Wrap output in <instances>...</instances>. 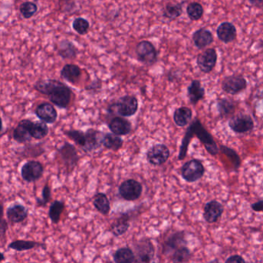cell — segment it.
<instances>
[{
  "label": "cell",
  "mask_w": 263,
  "mask_h": 263,
  "mask_svg": "<svg viewBox=\"0 0 263 263\" xmlns=\"http://www.w3.org/2000/svg\"><path fill=\"white\" fill-rule=\"evenodd\" d=\"M49 131L50 129L46 122H43V121H37V122H34V124H33L31 134H32L33 138L40 140L47 137Z\"/></svg>",
  "instance_id": "cell-37"
},
{
  "label": "cell",
  "mask_w": 263,
  "mask_h": 263,
  "mask_svg": "<svg viewBox=\"0 0 263 263\" xmlns=\"http://www.w3.org/2000/svg\"><path fill=\"white\" fill-rule=\"evenodd\" d=\"M191 257L192 253L188 246H182L170 255L172 263H188Z\"/></svg>",
  "instance_id": "cell-33"
},
{
  "label": "cell",
  "mask_w": 263,
  "mask_h": 263,
  "mask_svg": "<svg viewBox=\"0 0 263 263\" xmlns=\"http://www.w3.org/2000/svg\"><path fill=\"white\" fill-rule=\"evenodd\" d=\"M38 11V7L37 4L33 2H24L19 7V12L24 19H29L34 17Z\"/></svg>",
  "instance_id": "cell-40"
},
{
  "label": "cell",
  "mask_w": 263,
  "mask_h": 263,
  "mask_svg": "<svg viewBox=\"0 0 263 263\" xmlns=\"http://www.w3.org/2000/svg\"><path fill=\"white\" fill-rule=\"evenodd\" d=\"M129 227V216L128 214H123L110 225V231L113 236H121L128 232Z\"/></svg>",
  "instance_id": "cell-28"
},
{
  "label": "cell",
  "mask_w": 263,
  "mask_h": 263,
  "mask_svg": "<svg viewBox=\"0 0 263 263\" xmlns=\"http://www.w3.org/2000/svg\"><path fill=\"white\" fill-rule=\"evenodd\" d=\"M35 114L40 120L49 124L54 123L58 117L56 109L49 103L38 105L35 110Z\"/></svg>",
  "instance_id": "cell-17"
},
{
  "label": "cell",
  "mask_w": 263,
  "mask_h": 263,
  "mask_svg": "<svg viewBox=\"0 0 263 263\" xmlns=\"http://www.w3.org/2000/svg\"><path fill=\"white\" fill-rule=\"evenodd\" d=\"M27 216V208L21 203H15L7 208V219L13 223H19V222H23Z\"/></svg>",
  "instance_id": "cell-21"
},
{
  "label": "cell",
  "mask_w": 263,
  "mask_h": 263,
  "mask_svg": "<svg viewBox=\"0 0 263 263\" xmlns=\"http://www.w3.org/2000/svg\"><path fill=\"white\" fill-rule=\"evenodd\" d=\"M143 186L141 184L134 179H126L124 181L119 188L118 193L120 196L126 201H135L141 196Z\"/></svg>",
  "instance_id": "cell-9"
},
{
  "label": "cell",
  "mask_w": 263,
  "mask_h": 263,
  "mask_svg": "<svg viewBox=\"0 0 263 263\" xmlns=\"http://www.w3.org/2000/svg\"><path fill=\"white\" fill-rule=\"evenodd\" d=\"M57 53L64 59H74L77 57L78 50L70 40H63L58 44Z\"/></svg>",
  "instance_id": "cell-26"
},
{
  "label": "cell",
  "mask_w": 263,
  "mask_h": 263,
  "mask_svg": "<svg viewBox=\"0 0 263 263\" xmlns=\"http://www.w3.org/2000/svg\"><path fill=\"white\" fill-rule=\"evenodd\" d=\"M102 144L106 149L116 152L122 149L124 145V140L119 136L115 134H105L103 137Z\"/></svg>",
  "instance_id": "cell-32"
},
{
  "label": "cell",
  "mask_w": 263,
  "mask_h": 263,
  "mask_svg": "<svg viewBox=\"0 0 263 263\" xmlns=\"http://www.w3.org/2000/svg\"><path fill=\"white\" fill-rule=\"evenodd\" d=\"M134 263H152L155 258V248L150 239H141L134 246Z\"/></svg>",
  "instance_id": "cell-6"
},
{
  "label": "cell",
  "mask_w": 263,
  "mask_h": 263,
  "mask_svg": "<svg viewBox=\"0 0 263 263\" xmlns=\"http://www.w3.org/2000/svg\"><path fill=\"white\" fill-rule=\"evenodd\" d=\"M206 168L200 159H192L187 161L181 168V176L185 182L193 183L204 176Z\"/></svg>",
  "instance_id": "cell-4"
},
{
  "label": "cell",
  "mask_w": 263,
  "mask_h": 263,
  "mask_svg": "<svg viewBox=\"0 0 263 263\" xmlns=\"http://www.w3.org/2000/svg\"><path fill=\"white\" fill-rule=\"evenodd\" d=\"M219 151L224 155H226L227 158L232 163L235 170H239V167L241 166L242 161L236 150L228 146H224V145H219Z\"/></svg>",
  "instance_id": "cell-38"
},
{
  "label": "cell",
  "mask_w": 263,
  "mask_h": 263,
  "mask_svg": "<svg viewBox=\"0 0 263 263\" xmlns=\"http://www.w3.org/2000/svg\"><path fill=\"white\" fill-rule=\"evenodd\" d=\"M170 155L171 152L168 147L166 145L158 143L149 148L146 152V159L151 165L160 167L167 162Z\"/></svg>",
  "instance_id": "cell-11"
},
{
  "label": "cell",
  "mask_w": 263,
  "mask_h": 263,
  "mask_svg": "<svg viewBox=\"0 0 263 263\" xmlns=\"http://www.w3.org/2000/svg\"><path fill=\"white\" fill-rule=\"evenodd\" d=\"M187 93H188V98L191 104L196 106L201 100L204 98L206 89L203 87L200 80H194L188 86Z\"/></svg>",
  "instance_id": "cell-23"
},
{
  "label": "cell",
  "mask_w": 263,
  "mask_h": 263,
  "mask_svg": "<svg viewBox=\"0 0 263 263\" xmlns=\"http://www.w3.org/2000/svg\"><path fill=\"white\" fill-rule=\"evenodd\" d=\"M34 89L46 95L50 101L60 109H67L71 102V89L62 82L56 80H40L34 85Z\"/></svg>",
  "instance_id": "cell-1"
},
{
  "label": "cell",
  "mask_w": 263,
  "mask_h": 263,
  "mask_svg": "<svg viewBox=\"0 0 263 263\" xmlns=\"http://www.w3.org/2000/svg\"><path fill=\"white\" fill-rule=\"evenodd\" d=\"M193 117V112L189 107H181L174 110L173 119L177 126L185 127L188 125Z\"/></svg>",
  "instance_id": "cell-25"
},
{
  "label": "cell",
  "mask_w": 263,
  "mask_h": 263,
  "mask_svg": "<svg viewBox=\"0 0 263 263\" xmlns=\"http://www.w3.org/2000/svg\"><path fill=\"white\" fill-rule=\"evenodd\" d=\"M64 134L70 140H73L81 149L84 148L86 144V134L81 130L70 129L64 131Z\"/></svg>",
  "instance_id": "cell-39"
},
{
  "label": "cell",
  "mask_w": 263,
  "mask_h": 263,
  "mask_svg": "<svg viewBox=\"0 0 263 263\" xmlns=\"http://www.w3.org/2000/svg\"><path fill=\"white\" fill-rule=\"evenodd\" d=\"M178 74L176 72L174 71H170L169 73H168V75H167V80H168V81L170 82H174L176 81V80H177L178 77Z\"/></svg>",
  "instance_id": "cell-48"
},
{
  "label": "cell",
  "mask_w": 263,
  "mask_h": 263,
  "mask_svg": "<svg viewBox=\"0 0 263 263\" xmlns=\"http://www.w3.org/2000/svg\"><path fill=\"white\" fill-rule=\"evenodd\" d=\"M187 15L191 21H198L204 16L203 6L198 2L190 3L186 8Z\"/></svg>",
  "instance_id": "cell-36"
},
{
  "label": "cell",
  "mask_w": 263,
  "mask_h": 263,
  "mask_svg": "<svg viewBox=\"0 0 263 263\" xmlns=\"http://www.w3.org/2000/svg\"><path fill=\"white\" fill-rule=\"evenodd\" d=\"M51 189L47 184L45 185L42 190L41 198H37V204L38 206H45L51 200Z\"/></svg>",
  "instance_id": "cell-42"
},
{
  "label": "cell",
  "mask_w": 263,
  "mask_h": 263,
  "mask_svg": "<svg viewBox=\"0 0 263 263\" xmlns=\"http://www.w3.org/2000/svg\"><path fill=\"white\" fill-rule=\"evenodd\" d=\"M43 246L40 243L31 240H16L12 242L9 244L8 248L17 252H23V251L31 250L34 248L38 246Z\"/></svg>",
  "instance_id": "cell-35"
},
{
  "label": "cell",
  "mask_w": 263,
  "mask_h": 263,
  "mask_svg": "<svg viewBox=\"0 0 263 263\" xmlns=\"http://www.w3.org/2000/svg\"><path fill=\"white\" fill-rule=\"evenodd\" d=\"M65 1H68V0H65Z\"/></svg>",
  "instance_id": "cell-51"
},
{
  "label": "cell",
  "mask_w": 263,
  "mask_h": 263,
  "mask_svg": "<svg viewBox=\"0 0 263 263\" xmlns=\"http://www.w3.org/2000/svg\"><path fill=\"white\" fill-rule=\"evenodd\" d=\"M188 246L186 233L185 231H176L167 236L163 243L162 252L166 256H169L182 246Z\"/></svg>",
  "instance_id": "cell-13"
},
{
  "label": "cell",
  "mask_w": 263,
  "mask_h": 263,
  "mask_svg": "<svg viewBox=\"0 0 263 263\" xmlns=\"http://www.w3.org/2000/svg\"><path fill=\"white\" fill-rule=\"evenodd\" d=\"M108 128L112 134L115 135L127 136L130 134L132 129V124L125 117L116 116L110 119L108 123Z\"/></svg>",
  "instance_id": "cell-20"
},
{
  "label": "cell",
  "mask_w": 263,
  "mask_h": 263,
  "mask_svg": "<svg viewBox=\"0 0 263 263\" xmlns=\"http://www.w3.org/2000/svg\"><path fill=\"white\" fill-rule=\"evenodd\" d=\"M221 86L225 93L236 95L246 90L248 83L246 78L242 75L233 74L224 78Z\"/></svg>",
  "instance_id": "cell-10"
},
{
  "label": "cell",
  "mask_w": 263,
  "mask_h": 263,
  "mask_svg": "<svg viewBox=\"0 0 263 263\" xmlns=\"http://www.w3.org/2000/svg\"><path fill=\"white\" fill-rule=\"evenodd\" d=\"M82 70L75 64H67L61 70V77L71 84H75L81 76Z\"/></svg>",
  "instance_id": "cell-24"
},
{
  "label": "cell",
  "mask_w": 263,
  "mask_h": 263,
  "mask_svg": "<svg viewBox=\"0 0 263 263\" xmlns=\"http://www.w3.org/2000/svg\"><path fill=\"white\" fill-rule=\"evenodd\" d=\"M86 134V144L82 150L85 152H91L97 150L102 146L103 137L104 134L99 130L88 128L85 131Z\"/></svg>",
  "instance_id": "cell-19"
},
{
  "label": "cell",
  "mask_w": 263,
  "mask_h": 263,
  "mask_svg": "<svg viewBox=\"0 0 263 263\" xmlns=\"http://www.w3.org/2000/svg\"><path fill=\"white\" fill-rule=\"evenodd\" d=\"M7 229H8V224H7V222L5 219H3L2 221H1V225H0V233H1V238H2V240L4 239V236H5Z\"/></svg>",
  "instance_id": "cell-45"
},
{
  "label": "cell",
  "mask_w": 263,
  "mask_h": 263,
  "mask_svg": "<svg viewBox=\"0 0 263 263\" xmlns=\"http://www.w3.org/2000/svg\"><path fill=\"white\" fill-rule=\"evenodd\" d=\"M228 124L230 129L236 134H248L252 132L255 127L252 116L245 113H239L231 116Z\"/></svg>",
  "instance_id": "cell-7"
},
{
  "label": "cell",
  "mask_w": 263,
  "mask_h": 263,
  "mask_svg": "<svg viewBox=\"0 0 263 263\" xmlns=\"http://www.w3.org/2000/svg\"><path fill=\"white\" fill-rule=\"evenodd\" d=\"M223 205L217 200H211L204 205L203 218L208 223H216L223 214Z\"/></svg>",
  "instance_id": "cell-15"
},
{
  "label": "cell",
  "mask_w": 263,
  "mask_h": 263,
  "mask_svg": "<svg viewBox=\"0 0 263 263\" xmlns=\"http://www.w3.org/2000/svg\"><path fill=\"white\" fill-rule=\"evenodd\" d=\"M225 263H246V261L242 255H232L227 258Z\"/></svg>",
  "instance_id": "cell-43"
},
{
  "label": "cell",
  "mask_w": 263,
  "mask_h": 263,
  "mask_svg": "<svg viewBox=\"0 0 263 263\" xmlns=\"http://www.w3.org/2000/svg\"><path fill=\"white\" fill-rule=\"evenodd\" d=\"M44 173V168L39 161H28L21 168V176L26 182H34L41 179Z\"/></svg>",
  "instance_id": "cell-14"
},
{
  "label": "cell",
  "mask_w": 263,
  "mask_h": 263,
  "mask_svg": "<svg viewBox=\"0 0 263 263\" xmlns=\"http://www.w3.org/2000/svg\"><path fill=\"white\" fill-rule=\"evenodd\" d=\"M216 35L221 42L228 44L237 38V29L232 22H223L218 26Z\"/></svg>",
  "instance_id": "cell-18"
},
{
  "label": "cell",
  "mask_w": 263,
  "mask_h": 263,
  "mask_svg": "<svg viewBox=\"0 0 263 263\" xmlns=\"http://www.w3.org/2000/svg\"><path fill=\"white\" fill-rule=\"evenodd\" d=\"M236 103L233 100L222 98L217 101V110L222 119L231 118L236 111Z\"/></svg>",
  "instance_id": "cell-27"
},
{
  "label": "cell",
  "mask_w": 263,
  "mask_h": 263,
  "mask_svg": "<svg viewBox=\"0 0 263 263\" xmlns=\"http://www.w3.org/2000/svg\"><path fill=\"white\" fill-rule=\"evenodd\" d=\"M137 60L147 65H153L158 61V52L153 43L148 40L139 42L135 47Z\"/></svg>",
  "instance_id": "cell-5"
},
{
  "label": "cell",
  "mask_w": 263,
  "mask_h": 263,
  "mask_svg": "<svg viewBox=\"0 0 263 263\" xmlns=\"http://www.w3.org/2000/svg\"><path fill=\"white\" fill-rule=\"evenodd\" d=\"M209 263H220V262H219V259H218V258H215V259H212V261H209Z\"/></svg>",
  "instance_id": "cell-49"
},
{
  "label": "cell",
  "mask_w": 263,
  "mask_h": 263,
  "mask_svg": "<svg viewBox=\"0 0 263 263\" xmlns=\"http://www.w3.org/2000/svg\"><path fill=\"white\" fill-rule=\"evenodd\" d=\"M101 87V81L100 80H98L97 81H94V83H91L87 87H86V89H87V90H93V89H99Z\"/></svg>",
  "instance_id": "cell-47"
},
{
  "label": "cell",
  "mask_w": 263,
  "mask_h": 263,
  "mask_svg": "<svg viewBox=\"0 0 263 263\" xmlns=\"http://www.w3.org/2000/svg\"><path fill=\"white\" fill-rule=\"evenodd\" d=\"M72 27L79 35H86L89 31L90 23L84 18L77 17L73 22Z\"/></svg>",
  "instance_id": "cell-41"
},
{
  "label": "cell",
  "mask_w": 263,
  "mask_h": 263,
  "mask_svg": "<svg viewBox=\"0 0 263 263\" xmlns=\"http://www.w3.org/2000/svg\"><path fill=\"white\" fill-rule=\"evenodd\" d=\"M64 209H65V203L63 201L55 200L50 205L48 215H49V218L53 224H57L60 222L61 214L64 211Z\"/></svg>",
  "instance_id": "cell-34"
},
{
  "label": "cell",
  "mask_w": 263,
  "mask_h": 263,
  "mask_svg": "<svg viewBox=\"0 0 263 263\" xmlns=\"http://www.w3.org/2000/svg\"><path fill=\"white\" fill-rule=\"evenodd\" d=\"M218 61V53L214 48H208L197 56L196 63L200 71L203 73H212L216 67Z\"/></svg>",
  "instance_id": "cell-12"
},
{
  "label": "cell",
  "mask_w": 263,
  "mask_h": 263,
  "mask_svg": "<svg viewBox=\"0 0 263 263\" xmlns=\"http://www.w3.org/2000/svg\"><path fill=\"white\" fill-rule=\"evenodd\" d=\"M249 2L255 8L263 10V0H249Z\"/></svg>",
  "instance_id": "cell-46"
},
{
  "label": "cell",
  "mask_w": 263,
  "mask_h": 263,
  "mask_svg": "<svg viewBox=\"0 0 263 263\" xmlns=\"http://www.w3.org/2000/svg\"><path fill=\"white\" fill-rule=\"evenodd\" d=\"M251 209L255 213H263V200H258L251 205Z\"/></svg>",
  "instance_id": "cell-44"
},
{
  "label": "cell",
  "mask_w": 263,
  "mask_h": 263,
  "mask_svg": "<svg viewBox=\"0 0 263 263\" xmlns=\"http://www.w3.org/2000/svg\"><path fill=\"white\" fill-rule=\"evenodd\" d=\"M33 124L34 122L31 119H22L16 125L13 132V138L16 143L20 144H25L29 143L32 140V130Z\"/></svg>",
  "instance_id": "cell-16"
},
{
  "label": "cell",
  "mask_w": 263,
  "mask_h": 263,
  "mask_svg": "<svg viewBox=\"0 0 263 263\" xmlns=\"http://www.w3.org/2000/svg\"><path fill=\"white\" fill-rule=\"evenodd\" d=\"M183 13L182 4L179 3H167L163 9L162 15L168 20H176Z\"/></svg>",
  "instance_id": "cell-30"
},
{
  "label": "cell",
  "mask_w": 263,
  "mask_h": 263,
  "mask_svg": "<svg viewBox=\"0 0 263 263\" xmlns=\"http://www.w3.org/2000/svg\"><path fill=\"white\" fill-rule=\"evenodd\" d=\"M192 41L195 47L198 49H204L211 46L214 42L212 32L206 28H200L192 34Z\"/></svg>",
  "instance_id": "cell-22"
},
{
  "label": "cell",
  "mask_w": 263,
  "mask_h": 263,
  "mask_svg": "<svg viewBox=\"0 0 263 263\" xmlns=\"http://www.w3.org/2000/svg\"><path fill=\"white\" fill-rule=\"evenodd\" d=\"M93 205L95 209L104 216H107L110 211V203L105 193L98 192L94 195Z\"/></svg>",
  "instance_id": "cell-29"
},
{
  "label": "cell",
  "mask_w": 263,
  "mask_h": 263,
  "mask_svg": "<svg viewBox=\"0 0 263 263\" xmlns=\"http://www.w3.org/2000/svg\"><path fill=\"white\" fill-rule=\"evenodd\" d=\"M115 263H134L135 255L129 247H122L115 251L113 255Z\"/></svg>",
  "instance_id": "cell-31"
},
{
  "label": "cell",
  "mask_w": 263,
  "mask_h": 263,
  "mask_svg": "<svg viewBox=\"0 0 263 263\" xmlns=\"http://www.w3.org/2000/svg\"><path fill=\"white\" fill-rule=\"evenodd\" d=\"M57 156L67 170L73 171L80 160L78 152L74 145L65 142L63 146L57 149Z\"/></svg>",
  "instance_id": "cell-8"
},
{
  "label": "cell",
  "mask_w": 263,
  "mask_h": 263,
  "mask_svg": "<svg viewBox=\"0 0 263 263\" xmlns=\"http://www.w3.org/2000/svg\"><path fill=\"white\" fill-rule=\"evenodd\" d=\"M2 255V258H1V261H4L5 260V256H4V253L1 254Z\"/></svg>",
  "instance_id": "cell-50"
},
{
  "label": "cell",
  "mask_w": 263,
  "mask_h": 263,
  "mask_svg": "<svg viewBox=\"0 0 263 263\" xmlns=\"http://www.w3.org/2000/svg\"><path fill=\"white\" fill-rule=\"evenodd\" d=\"M138 100L135 95H126L118 98L108 107L109 112H116L122 117L134 116L138 110Z\"/></svg>",
  "instance_id": "cell-3"
},
{
  "label": "cell",
  "mask_w": 263,
  "mask_h": 263,
  "mask_svg": "<svg viewBox=\"0 0 263 263\" xmlns=\"http://www.w3.org/2000/svg\"><path fill=\"white\" fill-rule=\"evenodd\" d=\"M191 130L193 137H196L204 146V149L212 156H215L219 154V147L217 143L214 140L212 134L204 128L201 121L198 119H195L190 124L188 128Z\"/></svg>",
  "instance_id": "cell-2"
}]
</instances>
